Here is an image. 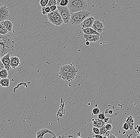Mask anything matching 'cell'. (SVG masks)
<instances>
[{
  "label": "cell",
  "instance_id": "cell-1",
  "mask_svg": "<svg viewBox=\"0 0 140 138\" xmlns=\"http://www.w3.org/2000/svg\"><path fill=\"white\" fill-rule=\"evenodd\" d=\"M14 51V42L11 36L0 34V55L4 56L7 53L13 54Z\"/></svg>",
  "mask_w": 140,
  "mask_h": 138
},
{
  "label": "cell",
  "instance_id": "cell-2",
  "mask_svg": "<svg viewBox=\"0 0 140 138\" xmlns=\"http://www.w3.org/2000/svg\"><path fill=\"white\" fill-rule=\"evenodd\" d=\"M67 7L71 13L86 10L88 7L86 0H68Z\"/></svg>",
  "mask_w": 140,
  "mask_h": 138
},
{
  "label": "cell",
  "instance_id": "cell-3",
  "mask_svg": "<svg viewBox=\"0 0 140 138\" xmlns=\"http://www.w3.org/2000/svg\"><path fill=\"white\" fill-rule=\"evenodd\" d=\"M90 12L86 10L71 13L70 22L73 26H78L89 16Z\"/></svg>",
  "mask_w": 140,
  "mask_h": 138
},
{
  "label": "cell",
  "instance_id": "cell-4",
  "mask_svg": "<svg viewBox=\"0 0 140 138\" xmlns=\"http://www.w3.org/2000/svg\"><path fill=\"white\" fill-rule=\"evenodd\" d=\"M47 17L49 21L55 26H61L64 23L62 18L57 9L55 11L51 12L48 14Z\"/></svg>",
  "mask_w": 140,
  "mask_h": 138
},
{
  "label": "cell",
  "instance_id": "cell-5",
  "mask_svg": "<svg viewBox=\"0 0 140 138\" xmlns=\"http://www.w3.org/2000/svg\"><path fill=\"white\" fill-rule=\"evenodd\" d=\"M57 10L62 18L63 23L67 24L70 22L71 12L67 6H57Z\"/></svg>",
  "mask_w": 140,
  "mask_h": 138
},
{
  "label": "cell",
  "instance_id": "cell-6",
  "mask_svg": "<svg viewBox=\"0 0 140 138\" xmlns=\"http://www.w3.org/2000/svg\"><path fill=\"white\" fill-rule=\"evenodd\" d=\"M77 72L69 71L65 73H58L59 77L66 82H71L77 77Z\"/></svg>",
  "mask_w": 140,
  "mask_h": 138
},
{
  "label": "cell",
  "instance_id": "cell-7",
  "mask_svg": "<svg viewBox=\"0 0 140 138\" xmlns=\"http://www.w3.org/2000/svg\"><path fill=\"white\" fill-rule=\"evenodd\" d=\"M10 15L9 10L5 5H2L0 7V22L8 20Z\"/></svg>",
  "mask_w": 140,
  "mask_h": 138
},
{
  "label": "cell",
  "instance_id": "cell-8",
  "mask_svg": "<svg viewBox=\"0 0 140 138\" xmlns=\"http://www.w3.org/2000/svg\"><path fill=\"white\" fill-rule=\"evenodd\" d=\"M69 71L78 73L79 70L74 65L71 64H65L61 66L58 73H65Z\"/></svg>",
  "mask_w": 140,
  "mask_h": 138
},
{
  "label": "cell",
  "instance_id": "cell-9",
  "mask_svg": "<svg viewBox=\"0 0 140 138\" xmlns=\"http://www.w3.org/2000/svg\"><path fill=\"white\" fill-rule=\"evenodd\" d=\"M12 55V53H9L1 58V61L4 64L5 68L8 71L11 70V68L10 66V57Z\"/></svg>",
  "mask_w": 140,
  "mask_h": 138
},
{
  "label": "cell",
  "instance_id": "cell-10",
  "mask_svg": "<svg viewBox=\"0 0 140 138\" xmlns=\"http://www.w3.org/2000/svg\"><path fill=\"white\" fill-rule=\"evenodd\" d=\"M95 20V19L94 17L89 16L81 23L82 27L84 28L92 27Z\"/></svg>",
  "mask_w": 140,
  "mask_h": 138
},
{
  "label": "cell",
  "instance_id": "cell-11",
  "mask_svg": "<svg viewBox=\"0 0 140 138\" xmlns=\"http://www.w3.org/2000/svg\"><path fill=\"white\" fill-rule=\"evenodd\" d=\"M92 28L99 33H101L103 31V24L99 20H95L92 26Z\"/></svg>",
  "mask_w": 140,
  "mask_h": 138
},
{
  "label": "cell",
  "instance_id": "cell-12",
  "mask_svg": "<svg viewBox=\"0 0 140 138\" xmlns=\"http://www.w3.org/2000/svg\"><path fill=\"white\" fill-rule=\"evenodd\" d=\"M47 133H49L53 135L54 137L55 136V134L53 132L48 129L47 128L42 129L39 130L36 133V138H43L44 136Z\"/></svg>",
  "mask_w": 140,
  "mask_h": 138
},
{
  "label": "cell",
  "instance_id": "cell-13",
  "mask_svg": "<svg viewBox=\"0 0 140 138\" xmlns=\"http://www.w3.org/2000/svg\"><path fill=\"white\" fill-rule=\"evenodd\" d=\"M20 64V60L18 57L11 55L10 57V66L12 68H15Z\"/></svg>",
  "mask_w": 140,
  "mask_h": 138
},
{
  "label": "cell",
  "instance_id": "cell-14",
  "mask_svg": "<svg viewBox=\"0 0 140 138\" xmlns=\"http://www.w3.org/2000/svg\"><path fill=\"white\" fill-rule=\"evenodd\" d=\"M84 38L85 39L86 41L90 42H96L99 41L100 38L98 35L95 34H86L83 35Z\"/></svg>",
  "mask_w": 140,
  "mask_h": 138
},
{
  "label": "cell",
  "instance_id": "cell-15",
  "mask_svg": "<svg viewBox=\"0 0 140 138\" xmlns=\"http://www.w3.org/2000/svg\"><path fill=\"white\" fill-rule=\"evenodd\" d=\"M92 123L93 127L100 128L103 126L105 125V123L103 120L99 119H92Z\"/></svg>",
  "mask_w": 140,
  "mask_h": 138
},
{
  "label": "cell",
  "instance_id": "cell-16",
  "mask_svg": "<svg viewBox=\"0 0 140 138\" xmlns=\"http://www.w3.org/2000/svg\"><path fill=\"white\" fill-rule=\"evenodd\" d=\"M82 30L84 34H95V35H98L99 36H100V33H99L92 28V27L89 28H82Z\"/></svg>",
  "mask_w": 140,
  "mask_h": 138
},
{
  "label": "cell",
  "instance_id": "cell-17",
  "mask_svg": "<svg viewBox=\"0 0 140 138\" xmlns=\"http://www.w3.org/2000/svg\"><path fill=\"white\" fill-rule=\"evenodd\" d=\"M125 122H127L129 125V129L131 130L133 129L135 123L134 120L132 115H130L127 118V119L125 120Z\"/></svg>",
  "mask_w": 140,
  "mask_h": 138
},
{
  "label": "cell",
  "instance_id": "cell-18",
  "mask_svg": "<svg viewBox=\"0 0 140 138\" xmlns=\"http://www.w3.org/2000/svg\"><path fill=\"white\" fill-rule=\"evenodd\" d=\"M4 26L6 27L7 30L9 32H11L12 30L13 26V23L10 20H7L5 21H3Z\"/></svg>",
  "mask_w": 140,
  "mask_h": 138
},
{
  "label": "cell",
  "instance_id": "cell-19",
  "mask_svg": "<svg viewBox=\"0 0 140 138\" xmlns=\"http://www.w3.org/2000/svg\"><path fill=\"white\" fill-rule=\"evenodd\" d=\"M0 85L3 87L8 88L10 85V81L7 78L5 79H1L0 80Z\"/></svg>",
  "mask_w": 140,
  "mask_h": 138
},
{
  "label": "cell",
  "instance_id": "cell-20",
  "mask_svg": "<svg viewBox=\"0 0 140 138\" xmlns=\"http://www.w3.org/2000/svg\"><path fill=\"white\" fill-rule=\"evenodd\" d=\"M9 31L4 26L3 22H0V34L6 35L8 34Z\"/></svg>",
  "mask_w": 140,
  "mask_h": 138
},
{
  "label": "cell",
  "instance_id": "cell-21",
  "mask_svg": "<svg viewBox=\"0 0 140 138\" xmlns=\"http://www.w3.org/2000/svg\"><path fill=\"white\" fill-rule=\"evenodd\" d=\"M8 71L5 68L2 69L0 71V78L1 79H5L8 77L9 75Z\"/></svg>",
  "mask_w": 140,
  "mask_h": 138
},
{
  "label": "cell",
  "instance_id": "cell-22",
  "mask_svg": "<svg viewBox=\"0 0 140 138\" xmlns=\"http://www.w3.org/2000/svg\"><path fill=\"white\" fill-rule=\"evenodd\" d=\"M51 12V11L50 8L49 7H42V14L44 15H47L49 13Z\"/></svg>",
  "mask_w": 140,
  "mask_h": 138
},
{
  "label": "cell",
  "instance_id": "cell-23",
  "mask_svg": "<svg viewBox=\"0 0 140 138\" xmlns=\"http://www.w3.org/2000/svg\"><path fill=\"white\" fill-rule=\"evenodd\" d=\"M53 5H57V0H49L46 7H50Z\"/></svg>",
  "mask_w": 140,
  "mask_h": 138
},
{
  "label": "cell",
  "instance_id": "cell-24",
  "mask_svg": "<svg viewBox=\"0 0 140 138\" xmlns=\"http://www.w3.org/2000/svg\"><path fill=\"white\" fill-rule=\"evenodd\" d=\"M49 0H40V4L42 7H46L48 3Z\"/></svg>",
  "mask_w": 140,
  "mask_h": 138
},
{
  "label": "cell",
  "instance_id": "cell-25",
  "mask_svg": "<svg viewBox=\"0 0 140 138\" xmlns=\"http://www.w3.org/2000/svg\"><path fill=\"white\" fill-rule=\"evenodd\" d=\"M100 110L97 108H94L92 111V115H96L100 113Z\"/></svg>",
  "mask_w": 140,
  "mask_h": 138
},
{
  "label": "cell",
  "instance_id": "cell-26",
  "mask_svg": "<svg viewBox=\"0 0 140 138\" xmlns=\"http://www.w3.org/2000/svg\"><path fill=\"white\" fill-rule=\"evenodd\" d=\"M99 129V131H100V134L102 135V136L105 134L107 132V130H106V129L105 128V125L101 127Z\"/></svg>",
  "mask_w": 140,
  "mask_h": 138
},
{
  "label": "cell",
  "instance_id": "cell-27",
  "mask_svg": "<svg viewBox=\"0 0 140 138\" xmlns=\"http://www.w3.org/2000/svg\"><path fill=\"white\" fill-rule=\"evenodd\" d=\"M68 0H61V1L60 3V6L62 7L67 6L68 5Z\"/></svg>",
  "mask_w": 140,
  "mask_h": 138
},
{
  "label": "cell",
  "instance_id": "cell-28",
  "mask_svg": "<svg viewBox=\"0 0 140 138\" xmlns=\"http://www.w3.org/2000/svg\"><path fill=\"white\" fill-rule=\"evenodd\" d=\"M105 127L107 131H110L112 129V126L111 123H106L105 125Z\"/></svg>",
  "mask_w": 140,
  "mask_h": 138
},
{
  "label": "cell",
  "instance_id": "cell-29",
  "mask_svg": "<svg viewBox=\"0 0 140 138\" xmlns=\"http://www.w3.org/2000/svg\"><path fill=\"white\" fill-rule=\"evenodd\" d=\"M92 130H93V132L95 134H100V131H99V128H98L93 127Z\"/></svg>",
  "mask_w": 140,
  "mask_h": 138
},
{
  "label": "cell",
  "instance_id": "cell-30",
  "mask_svg": "<svg viewBox=\"0 0 140 138\" xmlns=\"http://www.w3.org/2000/svg\"><path fill=\"white\" fill-rule=\"evenodd\" d=\"M103 120L104 123H105V124H106V123H111H111L112 122V119L110 117L105 118Z\"/></svg>",
  "mask_w": 140,
  "mask_h": 138
},
{
  "label": "cell",
  "instance_id": "cell-31",
  "mask_svg": "<svg viewBox=\"0 0 140 138\" xmlns=\"http://www.w3.org/2000/svg\"><path fill=\"white\" fill-rule=\"evenodd\" d=\"M105 118H106V117H105V115L104 114V112H103L100 114L99 113L98 115V118L99 119L103 120Z\"/></svg>",
  "mask_w": 140,
  "mask_h": 138
},
{
  "label": "cell",
  "instance_id": "cell-32",
  "mask_svg": "<svg viewBox=\"0 0 140 138\" xmlns=\"http://www.w3.org/2000/svg\"><path fill=\"white\" fill-rule=\"evenodd\" d=\"M122 128L125 130H128L129 129V125L127 122H125V123H124V124L123 125Z\"/></svg>",
  "mask_w": 140,
  "mask_h": 138
},
{
  "label": "cell",
  "instance_id": "cell-33",
  "mask_svg": "<svg viewBox=\"0 0 140 138\" xmlns=\"http://www.w3.org/2000/svg\"><path fill=\"white\" fill-rule=\"evenodd\" d=\"M50 8L51 11V12L55 11L57 10V5H53L49 7Z\"/></svg>",
  "mask_w": 140,
  "mask_h": 138
},
{
  "label": "cell",
  "instance_id": "cell-34",
  "mask_svg": "<svg viewBox=\"0 0 140 138\" xmlns=\"http://www.w3.org/2000/svg\"><path fill=\"white\" fill-rule=\"evenodd\" d=\"M5 68V66H4V64L2 62V61L0 60V71H1L2 69H4Z\"/></svg>",
  "mask_w": 140,
  "mask_h": 138
},
{
  "label": "cell",
  "instance_id": "cell-35",
  "mask_svg": "<svg viewBox=\"0 0 140 138\" xmlns=\"http://www.w3.org/2000/svg\"><path fill=\"white\" fill-rule=\"evenodd\" d=\"M92 137L94 138H103L102 135L100 134H96V135H93Z\"/></svg>",
  "mask_w": 140,
  "mask_h": 138
},
{
  "label": "cell",
  "instance_id": "cell-36",
  "mask_svg": "<svg viewBox=\"0 0 140 138\" xmlns=\"http://www.w3.org/2000/svg\"><path fill=\"white\" fill-rule=\"evenodd\" d=\"M135 129L136 130V131L138 132V133H140V125H137L135 127Z\"/></svg>",
  "mask_w": 140,
  "mask_h": 138
},
{
  "label": "cell",
  "instance_id": "cell-37",
  "mask_svg": "<svg viewBox=\"0 0 140 138\" xmlns=\"http://www.w3.org/2000/svg\"><path fill=\"white\" fill-rule=\"evenodd\" d=\"M113 137H115V138H116V136H115L114 135H113L112 134H110L109 135V137L108 138H113Z\"/></svg>",
  "mask_w": 140,
  "mask_h": 138
},
{
  "label": "cell",
  "instance_id": "cell-38",
  "mask_svg": "<svg viewBox=\"0 0 140 138\" xmlns=\"http://www.w3.org/2000/svg\"><path fill=\"white\" fill-rule=\"evenodd\" d=\"M61 1V0H57V6H60V2Z\"/></svg>",
  "mask_w": 140,
  "mask_h": 138
},
{
  "label": "cell",
  "instance_id": "cell-39",
  "mask_svg": "<svg viewBox=\"0 0 140 138\" xmlns=\"http://www.w3.org/2000/svg\"><path fill=\"white\" fill-rule=\"evenodd\" d=\"M108 114L110 115L113 114V111L112 110H109V111H108Z\"/></svg>",
  "mask_w": 140,
  "mask_h": 138
},
{
  "label": "cell",
  "instance_id": "cell-40",
  "mask_svg": "<svg viewBox=\"0 0 140 138\" xmlns=\"http://www.w3.org/2000/svg\"><path fill=\"white\" fill-rule=\"evenodd\" d=\"M109 110L108 109H106L105 111V114H108V111H109Z\"/></svg>",
  "mask_w": 140,
  "mask_h": 138
},
{
  "label": "cell",
  "instance_id": "cell-41",
  "mask_svg": "<svg viewBox=\"0 0 140 138\" xmlns=\"http://www.w3.org/2000/svg\"><path fill=\"white\" fill-rule=\"evenodd\" d=\"M86 44L87 45V46H89L90 45V42H88V41H86Z\"/></svg>",
  "mask_w": 140,
  "mask_h": 138
},
{
  "label": "cell",
  "instance_id": "cell-42",
  "mask_svg": "<svg viewBox=\"0 0 140 138\" xmlns=\"http://www.w3.org/2000/svg\"><path fill=\"white\" fill-rule=\"evenodd\" d=\"M2 56H1V55H0V60H1V58H2Z\"/></svg>",
  "mask_w": 140,
  "mask_h": 138
},
{
  "label": "cell",
  "instance_id": "cell-43",
  "mask_svg": "<svg viewBox=\"0 0 140 138\" xmlns=\"http://www.w3.org/2000/svg\"><path fill=\"white\" fill-rule=\"evenodd\" d=\"M1 5H1V2H0V7H1Z\"/></svg>",
  "mask_w": 140,
  "mask_h": 138
}]
</instances>
